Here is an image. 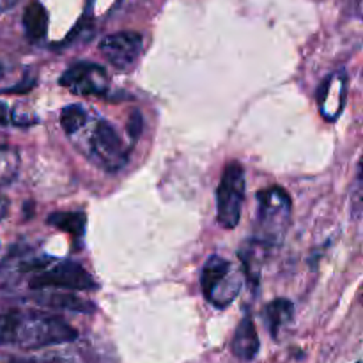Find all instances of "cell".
<instances>
[{
  "mask_svg": "<svg viewBox=\"0 0 363 363\" xmlns=\"http://www.w3.org/2000/svg\"><path fill=\"white\" fill-rule=\"evenodd\" d=\"M59 84L77 96H105L110 89V77L99 64L77 62L64 71Z\"/></svg>",
  "mask_w": 363,
  "mask_h": 363,
  "instance_id": "obj_7",
  "label": "cell"
},
{
  "mask_svg": "<svg viewBox=\"0 0 363 363\" xmlns=\"http://www.w3.org/2000/svg\"><path fill=\"white\" fill-rule=\"evenodd\" d=\"M89 121H91V116L78 103L64 106L62 112H60V126H62L64 133L69 135V137H77L80 131H84Z\"/></svg>",
  "mask_w": 363,
  "mask_h": 363,
  "instance_id": "obj_15",
  "label": "cell"
},
{
  "mask_svg": "<svg viewBox=\"0 0 363 363\" xmlns=\"http://www.w3.org/2000/svg\"><path fill=\"white\" fill-rule=\"evenodd\" d=\"M38 272L28 280L32 291L38 289H60V291H92L96 282L91 273L82 264L73 261H55L46 259Z\"/></svg>",
  "mask_w": 363,
  "mask_h": 363,
  "instance_id": "obj_4",
  "label": "cell"
},
{
  "mask_svg": "<svg viewBox=\"0 0 363 363\" xmlns=\"http://www.w3.org/2000/svg\"><path fill=\"white\" fill-rule=\"evenodd\" d=\"M201 287L204 298L216 308H227L243 287L241 273L222 255H211L202 266Z\"/></svg>",
  "mask_w": 363,
  "mask_h": 363,
  "instance_id": "obj_3",
  "label": "cell"
},
{
  "mask_svg": "<svg viewBox=\"0 0 363 363\" xmlns=\"http://www.w3.org/2000/svg\"><path fill=\"white\" fill-rule=\"evenodd\" d=\"M77 330L57 315L35 311H11L0 315V346L39 350L71 342Z\"/></svg>",
  "mask_w": 363,
  "mask_h": 363,
  "instance_id": "obj_1",
  "label": "cell"
},
{
  "mask_svg": "<svg viewBox=\"0 0 363 363\" xmlns=\"http://www.w3.org/2000/svg\"><path fill=\"white\" fill-rule=\"evenodd\" d=\"M347 74L344 69L333 71L325 78L318 91V106L321 116L330 123H335L342 113L347 99Z\"/></svg>",
  "mask_w": 363,
  "mask_h": 363,
  "instance_id": "obj_9",
  "label": "cell"
},
{
  "mask_svg": "<svg viewBox=\"0 0 363 363\" xmlns=\"http://www.w3.org/2000/svg\"><path fill=\"white\" fill-rule=\"evenodd\" d=\"M7 209H9V202H7V199L0 197V222H2V220L6 218Z\"/></svg>",
  "mask_w": 363,
  "mask_h": 363,
  "instance_id": "obj_20",
  "label": "cell"
},
{
  "mask_svg": "<svg viewBox=\"0 0 363 363\" xmlns=\"http://www.w3.org/2000/svg\"><path fill=\"white\" fill-rule=\"evenodd\" d=\"M11 119H13V110L7 103L0 101V126H9Z\"/></svg>",
  "mask_w": 363,
  "mask_h": 363,
  "instance_id": "obj_18",
  "label": "cell"
},
{
  "mask_svg": "<svg viewBox=\"0 0 363 363\" xmlns=\"http://www.w3.org/2000/svg\"><path fill=\"white\" fill-rule=\"evenodd\" d=\"M101 55L119 71H130L142 53V35L138 32H117L99 43Z\"/></svg>",
  "mask_w": 363,
  "mask_h": 363,
  "instance_id": "obj_8",
  "label": "cell"
},
{
  "mask_svg": "<svg viewBox=\"0 0 363 363\" xmlns=\"http://www.w3.org/2000/svg\"><path fill=\"white\" fill-rule=\"evenodd\" d=\"M351 199H353V213H354V218H358L360 216V211H362V167L358 165L357 169V179H354V188H353V195H351Z\"/></svg>",
  "mask_w": 363,
  "mask_h": 363,
  "instance_id": "obj_17",
  "label": "cell"
},
{
  "mask_svg": "<svg viewBox=\"0 0 363 363\" xmlns=\"http://www.w3.org/2000/svg\"><path fill=\"white\" fill-rule=\"evenodd\" d=\"M357 363H360V362H357Z\"/></svg>",
  "mask_w": 363,
  "mask_h": 363,
  "instance_id": "obj_24",
  "label": "cell"
},
{
  "mask_svg": "<svg viewBox=\"0 0 363 363\" xmlns=\"http://www.w3.org/2000/svg\"><path fill=\"white\" fill-rule=\"evenodd\" d=\"M48 225L64 230L74 240H80L85 233V213L82 211H57L46 218Z\"/></svg>",
  "mask_w": 363,
  "mask_h": 363,
  "instance_id": "obj_14",
  "label": "cell"
},
{
  "mask_svg": "<svg viewBox=\"0 0 363 363\" xmlns=\"http://www.w3.org/2000/svg\"><path fill=\"white\" fill-rule=\"evenodd\" d=\"M87 151L91 160L108 172L123 169L128 162L130 149L124 145L123 137L108 121L96 119L87 138Z\"/></svg>",
  "mask_w": 363,
  "mask_h": 363,
  "instance_id": "obj_6",
  "label": "cell"
},
{
  "mask_svg": "<svg viewBox=\"0 0 363 363\" xmlns=\"http://www.w3.org/2000/svg\"><path fill=\"white\" fill-rule=\"evenodd\" d=\"M89 2H92V0H89Z\"/></svg>",
  "mask_w": 363,
  "mask_h": 363,
  "instance_id": "obj_23",
  "label": "cell"
},
{
  "mask_svg": "<svg viewBox=\"0 0 363 363\" xmlns=\"http://www.w3.org/2000/svg\"><path fill=\"white\" fill-rule=\"evenodd\" d=\"M264 319L268 323L269 333L273 339H279L282 330L289 326L294 319V307L287 298H277L268 303L264 311Z\"/></svg>",
  "mask_w": 363,
  "mask_h": 363,
  "instance_id": "obj_13",
  "label": "cell"
},
{
  "mask_svg": "<svg viewBox=\"0 0 363 363\" xmlns=\"http://www.w3.org/2000/svg\"><path fill=\"white\" fill-rule=\"evenodd\" d=\"M2 74H4V67H2V64H0V78H2Z\"/></svg>",
  "mask_w": 363,
  "mask_h": 363,
  "instance_id": "obj_22",
  "label": "cell"
},
{
  "mask_svg": "<svg viewBox=\"0 0 363 363\" xmlns=\"http://www.w3.org/2000/svg\"><path fill=\"white\" fill-rule=\"evenodd\" d=\"M20 170V155L16 149L2 145L0 147V188L13 183Z\"/></svg>",
  "mask_w": 363,
  "mask_h": 363,
  "instance_id": "obj_16",
  "label": "cell"
},
{
  "mask_svg": "<svg viewBox=\"0 0 363 363\" xmlns=\"http://www.w3.org/2000/svg\"><path fill=\"white\" fill-rule=\"evenodd\" d=\"M293 216V202L287 191L272 186L257 194V216H255L254 240L262 247L273 248L284 243Z\"/></svg>",
  "mask_w": 363,
  "mask_h": 363,
  "instance_id": "obj_2",
  "label": "cell"
},
{
  "mask_svg": "<svg viewBox=\"0 0 363 363\" xmlns=\"http://www.w3.org/2000/svg\"><path fill=\"white\" fill-rule=\"evenodd\" d=\"M21 0H0V14L7 13V11L14 9Z\"/></svg>",
  "mask_w": 363,
  "mask_h": 363,
  "instance_id": "obj_19",
  "label": "cell"
},
{
  "mask_svg": "<svg viewBox=\"0 0 363 363\" xmlns=\"http://www.w3.org/2000/svg\"><path fill=\"white\" fill-rule=\"evenodd\" d=\"M23 28L25 35L30 43H39L46 38L48 32V11L41 2H30L23 11Z\"/></svg>",
  "mask_w": 363,
  "mask_h": 363,
  "instance_id": "obj_12",
  "label": "cell"
},
{
  "mask_svg": "<svg viewBox=\"0 0 363 363\" xmlns=\"http://www.w3.org/2000/svg\"><path fill=\"white\" fill-rule=\"evenodd\" d=\"M50 360H23V358H11V360H7L6 363H48Z\"/></svg>",
  "mask_w": 363,
  "mask_h": 363,
  "instance_id": "obj_21",
  "label": "cell"
},
{
  "mask_svg": "<svg viewBox=\"0 0 363 363\" xmlns=\"http://www.w3.org/2000/svg\"><path fill=\"white\" fill-rule=\"evenodd\" d=\"M245 170L238 162L229 163L223 169L216 190V222L223 229H236L241 220L245 202Z\"/></svg>",
  "mask_w": 363,
  "mask_h": 363,
  "instance_id": "obj_5",
  "label": "cell"
},
{
  "mask_svg": "<svg viewBox=\"0 0 363 363\" xmlns=\"http://www.w3.org/2000/svg\"><path fill=\"white\" fill-rule=\"evenodd\" d=\"M35 305L45 308H59V311H73L82 314H92L94 305L87 300L74 296L69 291L60 289H38L30 298Z\"/></svg>",
  "mask_w": 363,
  "mask_h": 363,
  "instance_id": "obj_10",
  "label": "cell"
},
{
  "mask_svg": "<svg viewBox=\"0 0 363 363\" xmlns=\"http://www.w3.org/2000/svg\"><path fill=\"white\" fill-rule=\"evenodd\" d=\"M259 350H261V340H259L257 328H255V323L252 319V315L247 314L240 321L236 332H234L233 342H230V351L240 360L250 362L257 357Z\"/></svg>",
  "mask_w": 363,
  "mask_h": 363,
  "instance_id": "obj_11",
  "label": "cell"
}]
</instances>
